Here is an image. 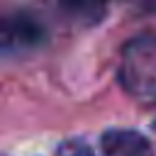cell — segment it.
Instances as JSON below:
<instances>
[{"label":"cell","mask_w":156,"mask_h":156,"mask_svg":"<svg viewBox=\"0 0 156 156\" xmlns=\"http://www.w3.org/2000/svg\"><path fill=\"white\" fill-rule=\"evenodd\" d=\"M63 15L80 24H95L105 15V0H54Z\"/></svg>","instance_id":"obj_4"},{"label":"cell","mask_w":156,"mask_h":156,"mask_svg":"<svg viewBox=\"0 0 156 156\" xmlns=\"http://www.w3.org/2000/svg\"><path fill=\"white\" fill-rule=\"evenodd\" d=\"M39 37H41V27L27 15H17V17L0 15V56L24 46H34Z\"/></svg>","instance_id":"obj_2"},{"label":"cell","mask_w":156,"mask_h":156,"mask_svg":"<svg viewBox=\"0 0 156 156\" xmlns=\"http://www.w3.org/2000/svg\"><path fill=\"white\" fill-rule=\"evenodd\" d=\"M117 76L134 100L156 102V34H139L124 44Z\"/></svg>","instance_id":"obj_1"},{"label":"cell","mask_w":156,"mask_h":156,"mask_svg":"<svg viewBox=\"0 0 156 156\" xmlns=\"http://www.w3.org/2000/svg\"><path fill=\"white\" fill-rule=\"evenodd\" d=\"M102 156H151V144L134 129H107L100 139Z\"/></svg>","instance_id":"obj_3"},{"label":"cell","mask_w":156,"mask_h":156,"mask_svg":"<svg viewBox=\"0 0 156 156\" xmlns=\"http://www.w3.org/2000/svg\"><path fill=\"white\" fill-rule=\"evenodd\" d=\"M56 156H95V151L83 139H68V141L58 144Z\"/></svg>","instance_id":"obj_5"}]
</instances>
